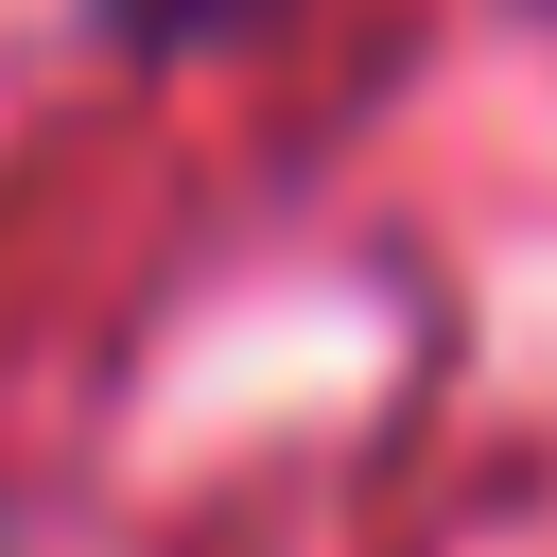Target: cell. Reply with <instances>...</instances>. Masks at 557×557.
<instances>
[{"mask_svg":"<svg viewBox=\"0 0 557 557\" xmlns=\"http://www.w3.org/2000/svg\"><path fill=\"white\" fill-rule=\"evenodd\" d=\"M209 17H261V0H104V35H209Z\"/></svg>","mask_w":557,"mask_h":557,"instance_id":"cell-1","label":"cell"}]
</instances>
